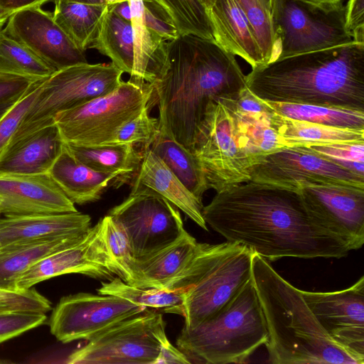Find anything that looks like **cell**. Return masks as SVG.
Returning <instances> with one entry per match:
<instances>
[{
  "label": "cell",
  "mask_w": 364,
  "mask_h": 364,
  "mask_svg": "<svg viewBox=\"0 0 364 364\" xmlns=\"http://www.w3.org/2000/svg\"><path fill=\"white\" fill-rule=\"evenodd\" d=\"M68 1L82 3L85 4H91V5H105L104 0H66ZM106 5V4H105Z\"/></svg>",
  "instance_id": "11a10c76"
},
{
  "label": "cell",
  "mask_w": 364,
  "mask_h": 364,
  "mask_svg": "<svg viewBox=\"0 0 364 364\" xmlns=\"http://www.w3.org/2000/svg\"><path fill=\"white\" fill-rule=\"evenodd\" d=\"M268 338L252 276L215 315L193 328L183 327L176 344L194 362L243 363L260 346L266 344Z\"/></svg>",
  "instance_id": "52a82bcc"
},
{
  "label": "cell",
  "mask_w": 364,
  "mask_h": 364,
  "mask_svg": "<svg viewBox=\"0 0 364 364\" xmlns=\"http://www.w3.org/2000/svg\"><path fill=\"white\" fill-rule=\"evenodd\" d=\"M51 310V303L45 296L38 299L23 301L0 300V313L25 311L47 313Z\"/></svg>",
  "instance_id": "bcb514c9"
},
{
  "label": "cell",
  "mask_w": 364,
  "mask_h": 364,
  "mask_svg": "<svg viewBox=\"0 0 364 364\" xmlns=\"http://www.w3.org/2000/svg\"><path fill=\"white\" fill-rule=\"evenodd\" d=\"M233 99L237 107L244 112L262 113L272 111L265 102L252 94L247 86L241 90Z\"/></svg>",
  "instance_id": "7dc6e473"
},
{
  "label": "cell",
  "mask_w": 364,
  "mask_h": 364,
  "mask_svg": "<svg viewBox=\"0 0 364 364\" xmlns=\"http://www.w3.org/2000/svg\"><path fill=\"white\" fill-rule=\"evenodd\" d=\"M313 219L350 250L364 243V188L343 184L303 185L299 190Z\"/></svg>",
  "instance_id": "9a60e30c"
},
{
  "label": "cell",
  "mask_w": 364,
  "mask_h": 364,
  "mask_svg": "<svg viewBox=\"0 0 364 364\" xmlns=\"http://www.w3.org/2000/svg\"><path fill=\"white\" fill-rule=\"evenodd\" d=\"M151 85L160 132L189 150L208 103L233 98L246 87L234 55L214 41L193 35L168 43L165 60Z\"/></svg>",
  "instance_id": "7a4b0ae2"
},
{
  "label": "cell",
  "mask_w": 364,
  "mask_h": 364,
  "mask_svg": "<svg viewBox=\"0 0 364 364\" xmlns=\"http://www.w3.org/2000/svg\"><path fill=\"white\" fill-rule=\"evenodd\" d=\"M155 103L151 85L122 81L112 92L54 117L65 143L97 145L110 143L116 132L144 108Z\"/></svg>",
  "instance_id": "9c48e42d"
},
{
  "label": "cell",
  "mask_w": 364,
  "mask_h": 364,
  "mask_svg": "<svg viewBox=\"0 0 364 364\" xmlns=\"http://www.w3.org/2000/svg\"><path fill=\"white\" fill-rule=\"evenodd\" d=\"M99 222L102 245L109 262L110 271L124 282L139 287L136 261L124 232L109 215L101 218Z\"/></svg>",
  "instance_id": "d590c367"
},
{
  "label": "cell",
  "mask_w": 364,
  "mask_h": 364,
  "mask_svg": "<svg viewBox=\"0 0 364 364\" xmlns=\"http://www.w3.org/2000/svg\"><path fill=\"white\" fill-rule=\"evenodd\" d=\"M65 146L76 159L90 168L116 175L114 183L118 185L131 178L138 171L143 157V154L132 144L77 145L65 143Z\"/></svg>",
  "instance_id": "4316f807"
},
{
  "label": "cell",
  "mask_w": 364,
  "mask_h": 364,
  "mask_svg": "<svg viewBox=\"0 0 364 364\" xmlns=\"http://www.w3.org/2000/svg\"><path fill=\"white\" fill-rule=\"evenodd\" d=\"M279 115L322 125L364 130V112L324 105L264 101Z\"/></svg>",
  "instance_id": "e575fe53"
},
{
  "label": "cell",
  "mask_w": 364,
  "mask_h": 364,
  "mask_svg": "<svg viewBox=\"0 0 364 364\" xmlns=\"http://www.w3.org/2000/svg\"><path fill=\"white\" fill-rule=\"evenodd\" d=\"M149 309L108 294L80 292L62 297L49 319L50 333L63 343L90 340Z\"/></svg>",
  "instance_id": "4fadbf2b"
},
{
  "label": "cell",
  "mask_w": 364,
  "mask_h": 364,
  "mask_svg": "<svg viewBox=\"0 0 364 364\" xmlns=\"http://www.w3.org/2000/svg\"><path fill=\"white\" fill-rule=\"evenodd\" d=\"M131 9L134 63L130 80L140 86L151 85L164 63L168 43L145 24L143 0H128Z\"/></svg>",
  "instance_id": "484cf974"
},
{
  "label": "cell",
  "mask_w": 364,
  "mask_h": 364,
  "mask_svg": "<svg viewBox=\"0 0 364 364\" xmlns=\"http://www.w3.org/2000/svg\"><path fill=\"white\" fill-rule=\"evenodd\" d=\"M203 5L205 6L206 9H210L213 4H215L216 0H200Z\"/></svg>",
  "instance_id": "680465c9"
},
{
  "label": "cell",
  "mask_w": 364,
  "mask_h": 364,
  "mask_svg": "<svg viewBox=\"0 0 364 364\" xmlns=\"http://www.w3.org/2000/svg\"><path fill=\"white\" fill-rule=\"evenodd\" d=\"M250 181L299 190L305 184H343L364 188V176L305 146L283 147L261 158Z\"/></svg>",
  "instance_id": "5bb4252c"
},
{
  "label": "cell",
  "mask_w": 364,
  "mask_h": 364,
  "mask_svg": "<svg viewBox=\"0 0 364 364\" xmlns=\"http://www.w3.org/2000/svg\"><path fill=\"white\" fill-rule=\"evenodd\" d=\"M301 293L326 333L364 360V277L343 290Z\"/></svg>",
  "instance_id": "2e32d148"
},
{
  "label": "cell",
  "mask_w": 364,
  "mask_h": 364,
  "mask_svg": "<svg viewBox=\"0 0 364 364\" xmlns=\"http://www.w3.org/2000/svg\"><path fill=\"white\" fill-rule=\"evenodd\" d=\"M149 148L202 202L203 196L209 188L203 170L193 152L161 132Z\"/></svg>",
  "instance_id": "4dcf8cb0"
},
{
  "label": "cell",
  "mask_w": 364,
  "mask_h": 364,
  "mask_svg": "<svg viewBox=\"0 0 364 364\" xmlns=\"http://www.w3.org/2000/svg\"><path fill=\"white\" fill-rule=\"evenodd\" d=\"M207 12L216 43L252 68L264 65L254 31L235 0H216Z\"/></svg>",
  "instance_id": "7402d4cb"
},
{
  "label": "cell",
  "mask_w": 364,
  "mask_h": 364,
  "mask_svg": "<svg viewBox=\"0 0 364 364\" xmlns=\"http://www.w3.org/2000/svg\"><path fill=\"white\" fill-rule=\"evenodd\" d=\"M252 276L268 331L265 344L274 364H363L322 329L301 290L254 254Z\"/></svg>",
  "instance_id": "277c9868"
},
{
  "label": "cell",
  "mask_w": 364,
  "mask_h": 364,
  "mask_svg": "<svg viewBox=\"0 0 364 364\" xmlns=\"http://www.w3.org/2000/svg\"><path fill=\"white\" fill-rule=\"evenodd\" d=\"M48 173L65 196L78 205L99 200L109 182L114 183L117 180L114 174L95 171L79 161L65 143Z\"/></svg>",
  "instance_id": "cb8c5ba5"
},
{
  "label": "cell",
  "mask_w": 364,
  "mask_h": 364,
  "mask_svg": "<svg viewBox=\"0 0 364 364\" xmlns=\"http://www.w3.org/2000/svg\"><path fill=\"white\" fill-rule=\"evenodd\" d=\"M311 6L331 11L343 6V0H298Z\"/></svg>",
  "instance_id": "816d5d0a"
},
{
  "label": "cell",
  "mask_w": 364,
  "mask_h": 364,
  "mask_svg": "<svg viewBox=\"0 0 364 364\" xmlns=\"http://www.w3.org/2000/svg\"><path fill=\"white\" fill-rule=\"evenodd\" d=\"M262 1H263L264 4L265 5V6L267 9V10L269 11V12L271 14L272 9H273L274 0H262Z\"/></svg>",
  "instance_id": "6f0895ef"
},
{
  "label": "cell",
  "mask_w": 364,
  "mask_h": 364,
  "mask_svg": "<svg viewBox=\"0 0 364 364\" xmlns=\"http://www.w3.org/2000/svg\"><path fill=\"white\" fill-rule=\"evenodd\" d=\"M151 106L124 124L114 134L110 143L141 144L149 147L160 132L159 118L149 115Z\"/></svg>",
  "instance_id": "f35d334b"
},
{
  "label": "cell",
  "mask_w": 364,
  "mask_h": 364,
  "mask_svg": "<svg viewBox=\"0 0 364 364\" xmlns=\"http://www.w3.org/2000/svg\"><path fill=\"white\" fill-rule=\"evenodd\" d=\"M122 19L131 22L132 14L128 1L109 6Z\"/></svg>",
  "instance_id": "f5cc1de1"
},
{
  "label": "cell",
  "mask_w": 364,
  "mask_h": 364,
  "mask_svg": "<svg viewBox=\"0 0 364 364\" xmlns=\"http://www.w3.org/2000/svg\"><path fill=\"white\" fill-rule=\"evenodd\" d=\"M105 3L107 6L114 5L120 2L126 1L128 0H104Z\"/></svg>",
  "instance_id": "91938a15"
},
{
  "label": "cell",
  "mask_w": 364,
  "mask_h": 364,
  "mask_svg": "<svg viewBox=\"0 0 364 364\" xmlns=\"http://www.w3.org/2000/svg\"><path fill=\"white\" fill-rule=\"evenodd\" d=\"M168 341L161 312L147 310L88 340L70 353L69 364H159Z\"/></svg>",
  "instance_id": "30bf717a"
},
{
  "label": "cell",
  "mask_w": 364,
  "mask_h": 364,
  "mask_svg": "<svg viewBox=\"0 0 364 364\" xmlns=\"http://www.w3.org/2000/svg\"><path fill=\"white\" fill-rule=\"evenodd\" d=\"M44 80L36 81L27 92L0 117V154L15 136Z\"/></svg>",
  "instance_id": "60d3db41"
},
{
  "label": "cell",
  "mask_w": 364,
  "mask_h": 364,
  "mask_svg": "<svg viewBox=\"0 0 364 364\" xmlns=\"http://www.w3.org/2000/svg\"><path fill=\"white\" fill-rule=\"evenodd\" d=\"M270 125L276 132L282 148L364 141V130L294 119L273 112L270 116Z\"/></svg>",
  "instance_id": "83f0119b"
},
{
  "label": "cell",
  "mask_w": 364,
  "mask_h": 364,
  "mask_svg": "<svg viewBox=\"0 0 364 364\" xmlns=\"http://www.w3.org/2000/svg\"><path fill=\"white\" fill-rule=\"evenodd\" d=\"M98 294L124 299L132 304L161 313L184 316V291L140 288L129 284L119 277L101 282Z\"/></svg>",
  "instance_id": "836d02e7"
},
{
  "label": "cell",
  "mask_w": 364,
  "mask_h": 364,
  "mask_svg": "<svg viewBox=\"0 0 364 364\" xmlns=\"http://www.w3.org/2000/svg\"><path fill=\"white\" fill-rule=\"evenodd\" d=\"M18 100L1 104L0 105V117L4 113H6Z\"/></svg>",
  "instance_id": "9f6ffc18"
},
{
  "label": "cell",
  "mask_w": 364,
  "mask_h": 364,
  "mask_svg": "<svg viewBox=\"0 0 364 364\" xmlns=\"http://www.w3.org/2000/svg\"><path fill=\"white\" fill-rule=\"evenodd\" d=\"M77 211L48 173L0 176V214L4 216Z\"/></svg>",
  "instance_id": "d6986e66"
},
{
  "label": "cell",
  "mask_w": 364,
  "mask_h": 364,
  "mask_svg": "<svg viewBox=\"0 0 364 364\" xmlns=\"http://www.w3.org/2000/svg\"><path fill=\"white\" fill-rule=\"evenodd\" d=\"M87 232L21 241L0 247V289L16 291L17 279L30 267L52 252L80 242Z\"/></svg>",
  "instance_id": "d4e9b609"
},
{
  "label": "cell",
  "mask_w": 364,
  "mask_h": 364,
  "mask_svg": "<svg viewBox=\"0 0 364 364\" xmlns=\"http://www.w3.org/2000/svg\"><path fill=\"white\" fill-rule=\"evenodd\" d=\"M2 362H3V361H2V360H1V359H0V364H1V363H2Z\"/></svg>",
  "instance_id": "94428289"
},
{
  "label": "cell",
  "mask_w": 364,
  "mask_h": 364,
  "mask_svg": "<svg viewBox=\"0 0 364 364\" xmlns=\"http://www.w3.org/2000/svg\"><path fill=\"white\" fill-rule=\"evenodd\" d=\"M0 215H1V214H0Z\"/></svg>",
  "instance_id": "6125c7cd"
},
{
  "label": "cell",
  "mask_w": 364,
  "mask_h": 364,
  "mask_svg": "<svg viewBox=\"0 0 364 364\" xmlns=\"http://www.w3.org/2000/svg\"><path fill=\"white\" fill-rule=\"evenodd\" d=\"M247 18L257 40L264 64L277 59V48L271 14L262 0H235Z\"/></svg>",
  "instance_id": "74e56055"
},
{
  "label": "cell",
  "mask_w": 364,
  "mask_h": 364,
  "mask_svg": "<svg viewBox=\"0 0 364 364\" xmlns=\"http://www.w3.org/2000/svg\"><path fill=\"white\" fill-rule=\"evenodd\" d=\"M189 358L179 348L174 347L171 343L166 345L161 353L159 363H191Z\"/></svg>",
  "instance_id": "c3c4849f"
},
{
  "label": "cell",
  "mask_w": 364,
  "mask_h": 364,
  "mask_svg": "<svg viewBox=\"0 0 364 364\" xmlns=\"http://www.w3.org/2000/svg\"><path fill=\"white\" fill-rule=\"evenodd\" d=\"M254 254L229 241L198 243L188 264L163 287L184 291V328H193L210 318L240 291L252 278Z\"/></svg>",
  "instance_id": "8992f818"
},
{
  "label": "cell",
  "mask_w": 364,
  "mask_h": 364,
  "mask_svg": "<svg viewBox=\"0 0 364 364\" xmlns=\"http://www.w3.org/2000/svg\"><path fill=\"white\" fill-rule=\"evenodd\" d=\"M179 209L149 192L130 193L108 214L124 232L136 261L170 245L186 231Z\"/></svg>",
  "instance_id": "7c38bea8"
},
{
  "label": "cell",
  "mask_w": 364,
  "mask_h": 364,
  "mask_svg": "<svg viewBox=\"0 0 364 364\" xmlns=\"http://www.w3.org/2000/svg\"><path fill=\"white\" fill-rule=\"evenodd\" d=\"M144 18L146 26L166 41H173L180 36L173 26L154 13L144 4Z\"/></svg>",
  "instance_id": "f6af8a7d"
},
{
  "label": "cell",
  "mask_w": 364,
  "mask_h": 364,
  "mask_svg": "<svg viewBox=\"0 0 364 364\" xmlns=\"http://www.w3.org/2000/svg\"><path fill=\"white\" fill-rule=\"evenodd\" d=\"M50 1L54 0H0V6L14 14L24 9L41 6Z\"/></svg>",
  "instance_id": "681fc988"
},
{
  "label": "cell",
  "mask_w": 364,
  "mask_h": 364,
  "mask_svg": "<svg viewBox=\"0 0 364 364\" xmlns=\"http://www.w3.org/2000/svg\"><path fill=\"white\" fill-rule=\"evenodd\" d=\"M345 28L353 41L364 43V0H348L344 6Z\"/></svg>",
  "instance_id": "7bdbcfd3"
},
{
  "label": "cell",
  "mask_w": 364,
  "mask_h": 364,
  "mask_svg": "<svg viewBox=\"0 0 364 364\" xmlns=\"http://www.w3.org/2000/svg\"><path fill=\"white\" fill-rule=\"evenodd\" d=\"M72 273L109 280L114 275L103 247L99 221L80 242L49 254L30 267L17 279L15 289L25 291L43 281Z\"/></svg>",
  "instance_id": "ac0fdd59"
},
{
  "label": "cell",
  "mask_w": 364,
  "mask_h": 364,
  "mask_svg": "<svg viewBox=\"0 0 364 364\" xmlns=\"http://www.w3.org/2000/svg\"><path fill=\"white\" fill-rule=\"evenodd\" d=\"M305 147L356 174L364 176V141Z\"/></svg>",
  "instance_id": "ab89813d"
},
{
  "label": "cell",
  "mask_w": 364,
  "mask_h": 364,
  "mask_svg": "<svg viewBox=\"0 0 364 364\" xmlns=\"http://www.w3.org/2000/svg\"><path fill=\"white\" fill-rule=\"evenodd\" d=\"M216 193L203 208L205 223L267 261L341 258L350 251L313 219L299 190L250 181Z\"/></svg>",
  "instance_id": "6da1fadb"
},
{
  "label": "cell",
  "mask_w": 364,
  "mask_h": 364,
  "mask_svg": "<svg viewBox=\"0 0 364 364\" xmlns=\"http://www.w3.org/2000/svg\"><path fill=\"white\" fill-rule=\"evenodd\" d=\"M90 48L106 55L124 73L132 76L134 63L132 23L117 16L107 5Z\"/></svg>",
  "instance_id": "f546056e"
},
{
  "label": "cell",
  "mask_w": 364,
  "mask_h": 364,
  "mask_svg": "<svg viewBox=\"0 0 364 364\" xmlns=\"http://www.w3.org/2000/svg\"><path fill=\"white\" fill-rule=\"evenodd\" d=\"M89 215L77 212L0 218V247L11 243L86 232Z\"/></svg>",
  "instance_id": "603a6c76"
},
{
  "label": "cell",
  "mask_w": 364,
  "mask_h": 364,
  "mask_svg": "<svg viewBox=\"0 0 364 364\" xmlns=\"http://www.w3.org/2000/svg\"><path fill=\"white\" fill-rule=\"evenodd\" d=\"M53 19L82 51L92 45L107 5L54 0Z\"/></svg>",
  "instance_id": "1f68e13d"
},
{
  "label": "cell",
  "mask_w": 364,
  "mask_h": 364,
  "mask_svg": "<svg viewBox=\"0 0 364 364\" xmlns=\"http://www.w3.org/2000/svg\"><path fill=\"white\" fill-rule=\"evenodd\" d=\"M13 13L0 6V28L8 21Z\"/></svg>",
  "instance_id": "db71d44e"
},
{
  "label": "cell",
  "mask_w": 364,
  "mask_h": 364,
  "mask_svg": "<svg viewBox=\"0 0 364 364\" xmlns=\"http://www.w3.org/2000/svg\"><path fill=\"white\" fill-rule=\"evenodd\" d=\"M4 31L55 70L87 62L85 52L41 6L14 13Z\"/></svg>",
  "instance_id": "e0dca14e"
},
{
  "label": "cell",
  "mask_w": 364,
  "mask_h": 364,
  "mask_svg": "<svg viewBox=\"0 0 364 364\" xmlns=\"http://www.w3.org/2000/svg\"><path fill=\"white\" fill-rule=\"evenodd\" d=\"M143 2L173 26L180 36L193 35L214 41L207 9L200 0H143Z\"/></svg>",
  "instance_id": "d6a6232c"
},
{
  "label": "cell",
  "mask_w": 364,
  "mask_h": 364,
  "mask_svg": "<svg viewBox=\"0 0 364 364\" xmlns=\"http://www.w3.org/2000/svg\"><path fill=\"white\" fill-rule=\"evenodd\" d=\"M43 296L36 289L32 288L25 291H6L0 289V300L23 301L38 299Z\"/></svg>",
  "instance_id": "f907efd6"
},
{
  "label": "cell",
  "mask_w": 364,
  "mask_h": 364,
  "mask_svg": "<svg viewBox=\"0 0 364 364\" xmlns=\"http://www.w3.org/2000/svg\"><path fill=\"white\" fill-rule=\"evenodd\" d=\"M123 74L112 63L87 62L56 70L43 81L11 141L55 123L60 112L112 92Z\"/></svg>",
  "instance_id": "ba28073f"
},
{
  "label": "cell",
  "mask_w": 364,
  "mask_h": 364,
  "mask_svg": "<svg viewBox=\"0 0 364 364\" xmlns=\"http://www.w3.org/2000/svg\"><path fill=\"white\" fill-rule=\"evenodd\" d=\"M245 84L263 101L364 112V43L277 59L252 68Z\"/></svg>",
  "instance_id": "3957f363"
},
{
  "label": "cell",
  "mask_w": 364,
  "mask_h": 364,
  "mask_svg": "<svg viewBox=\"0 0 364 364\" xmlns=\"http://www.w3.org/2000/svg\"><path fill=\"white\" fill-rule=\"evenodd\" d=\"M233 98L208 103L191 149L209 189L216 192L250 181L251 167L263 157L260 144L269 112H244Z\"/></svg>",
  "instance_id": "5b68a950"
},
{
  "label": "cell",
  "mask_w": 364,
  "mask_h": 364,
  "mask_svg": "<svg viewBox=\"0 0 364 364\" xmlns=\"http://www.w3.org/2000/svg\"><path fill=\"white\" fill-rule=\"evenodd\" d=\"M63 146L55 123L12 141L0 154V176L48 173Z\"/></svg>",
  "instance_id": "ffe728a7"
},
{
  "label": "cell",
  "mask_w": 364,
  "mask_h": 364,
  "mask_svg": "<svg viewBox=\"0 0 364 364\" xmlns=\"http://www.w3.org/2000/svg\"><path fill=\"white\" fill-rule=\"evenodd\" d=\"M131 193L149 192L159 195L184 213L205 230L203 203L183 184L177 176L149 147L144 148Z\"/></svg>",
  "instance_id": "44dd1931"
},
{
  "label": "cell",
  "mask_w": 364,
  "mask_h": 364,
  "mask_svg": "<svg viewBox=\"0 0 364 364\" xmlns=\"http://www.w3.org/2000/svg\"><path fill=\"white\" fill-rule=\"evenodd\" d=\"M271 17L277 59L355 43L345 28L344 6L327 11L298 0H274Z\"/></svg>",
  "instance_id": "8fae6325"
},
{
  "label": "cell",
  "mask_w": 364,
  "mask_h": 364,
  "mask_svg": "<svg viewBox=\"0 0 364 364\" xmlns=\"http://www.w3.org/2000/svg\"><path fill=\"white\" fill-rule=\"evenodd\" d=\"M38 80H40L0 74V105L18 100Z\"/></svg>",
  "instance_id": "ee69618b"
},
{
  "label": "cell",
  "mask_w": 364,
  "mask_h": 364,
  "mask_svg": "<svg viewBox=\"0 0 364 364\" xmlns=\"http://www.w3.org/2000/svg\"><path fill=\"white\" fill-rule=\"evenodd\" d=\"M45 313L15 311L0 313V343L42 325Z\"/></svg>",
  "instance_id": "b9f144b4"
},
{
  "label": "cell",
  "mask_w": 364,
  "mask_h": 364,
  "mask_svg": "<svg viewBox=\"0 0 364 364\" xmlns=\"http://www.w3.org/2000/svg\"><path fill=\"white\" fill-rule=\"evenodd\" d=\"M55 71L0 28V74L43 80Z\"/></svg>",
  "instance_id": "8d00e7d4"
},
{
  "label": "cell",
  "mask_w": 364,
  "mask_h": 364,
  "mask_svg": "<svg viewBox=\"0 0 364 364\" xmlns=\"http://www.w3.org/2000/svg\"><path fill=\"white\" fill-rule=\"evenodd\" d=\"M198 243L186 230L174 242L149 257L136 261L140 288L163 289L188 264Z\"/></svg>",
  "instance_id": "f1b7e54d"
}]
</instances>
